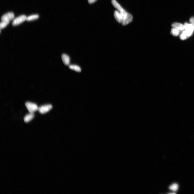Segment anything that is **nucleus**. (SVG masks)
<instances>
[{
  "label": "nucleus",
  "mask_w": 194,
  "mask_h": 194,
  "mask_svg": "<svg viewBox=\"0 0 194 194\" xmlns=\"http://www.w3.org/2000/svg\"><path fill=\"white\" fill-rule=\"evenodd\" d=\"M25 105L30 113H34L38 110V107L37 105L35 103L27 102L25 103Z\"/></svg>",
  "instance_id": "nucleus-1"
},
{
  "label": "nucleus",
  "mask_w": 194,
  "mask_h": 194,
  "mask_svg": "<svg viewBox=\"0 0 194 194\" xmlns=\"http://www.w3.org/2000/svg\"><path fill=\"white\" fill-rule=\"evenodd\" d=\"M127 13H123L120 12L119 11H115L114 13V16L115 19L119 23H122Z\"/></svg>",
  "instance_id": "nucleus-2"
},
{
  "label": "nucleus",
  "mask_w": 194,
  "mask_h": 194,
  "mask_svg": "<svg viewBox=\"0 0 194 194\" xmlns=\"http://www.w3.org/2000/svg\"><path fill=\"white\" fill-rule=\"evenodd\" d=\"M27 17L24 15L18 17L13 20L12 23L13 26L19 25L26 20Z\"/></svg>",
  "instance_id": "nucleus-3"
},
{
  "label": "nucleus",
  "mask_w": 194,
  "mask_h": 194,
  "mask_svg": "<svg viewBox=\"0 0 194 194\" xmlns=\"http://www.w3.org/2000/svg\"><path fill=\"white\" fill-rule=\"evenodd\" d=\"M52 108V106L51 105H46L40 106L38 108V110L40 113L44 114L49 112Z\"/></svg>",
  "instance_id": "nucleus-4"
},
{
  "label": "nucleus",
  "mask_w": 194,
  "mask_h": 194,
  "mask_svg": "<svg viewBox=\"0 0 194 194\" xmlns=\"http://www.w3.org/2000/svg\"><path fill=\"white\" fill-rule=\"evenodd\" d=\"M15 18V15L12 12H9L3 15L1 18L2 21H10L13 19Z\"/></svg>",
  "instance_id": "nucleus-5"
},
{
  "label": "nucleus",
  "mask_w": 194,
  "mask_h": 194,
  "mask_svg": "<svg viewBox=\"0 0 194 194\" xmlns=\"http://www.w3.org/2000/svg\"><path fill=\"white\" fill-rule=\"evenodd\" d=\"M133 19L132 16L131 14L127 12L122 23V25L124 26L128 24L132 21Z\"/></svg>",
  "instance_id": "nucleus-6"
},
{
  "label": "nucleus",
  "mask_w": 194,
  "mask_h": 194,
  "mask_svg": "<svg viewBox=\"0 0 194 194\" xmlns=\"http://www.w3.org/2000/svg\"><path fill=\"white\" fill-rule=\"evenodd\" d=\"M112 2L113 6L117 9L119 12L122 13L126 11L115 0H112Z\"/></svg>",
  "instance_id": "nucleus-7"
},
{
  "label": "nucleus",
  "mask_w": 194,
  "mask_h": 194,
  "mask_svg": "<svg viewBox=\"0 0 194 194\" xmlns=\"http://www.w3.org/2000/svg\"><path fill=\"white\" fill-rule=\"evenodd\" d=\"M62 61L65 65H68L70 64V58L68 55L63 54L61 57Z\"/></svg>",
  "instance_id": "nucleus-8"
},
{
  "label": "nucleus",
  "mask_w": 194,
  "mask_h": 194,
  "mask_svg": "<svg viewBox=\"0 0 194 194\" xmlns=\"http://www.w3.org/2000/svg\"><path fill=\"white\" fill-rule=\"evenodd\" d=\"M172 26L173 28L176 29L181 31H183L184 30V25L180 23H174L172 24Z\"/></svg>",
  "instance_id": "nucleus-9"
},
{
  "label": "nucleus",
  "mask_w": 194,
  "mask_h": 194,
  "mask_svg": "<svg viewBox=\"0 0 194 194\" xmlns=\"http://www.w3.org/2000/svg\"><path fill=\"white\" fill-rule=\"evenodd\" d=\"M185 30H187L192 32H193L194 29L192 25L186 22L184 24Z\"/></svg>",
  "instance_id": "nucleus-10"
},
{
  "label": "nucleus",
  "mask_w": 194,
  "mask_h": 194,
  "mask_svg": "<svg viewBox=\"0 0 194 194\" xmlns=\"http://www.w3.org/2000/svg\"><path fill=\"white\" fill-rule=\"evenodd\" d=\"M34 117V113H30L26 115L24 118V121L25 122H27L30 121Z\"/></svg>",
  "instance_id": "nucleus-11"
},
{
  "label": "nucleus",
  "mask_w": 194,
  "mask_h": 194,
  "mask_svg": "<svg viewBox=\"0 0 194 194\" xmlns=\"http://www.w3.org/2000/svg\"><path fill=\"white\" fill-rule=\"evenodd\" d=\"M69 68L78 72H80L81 71L80 67L77 65H71L69 66Z\"/></svg>",
  "instance_id": "nucleus-12"
},
{
  "label": "nucleus",
  "mask_w": 194,
  "mask_h": 194,
  "mask_svg": "<svg viewBox=\"0 0 194 194\" xmlns=\"http://www.w3.org/2000/svg\"><path fill=\"white\" fill-rule=\"evenodd\" d=\"M178 185L177 183H174L171 185L169 187L170 190L173 191H177L178 189Z\"/></svg>",
  "instance_id": "nucleus-13"
},
{
  "label": "nucleus",
  "mask_w": 194,
  "mask_h": 194,
  "mask_svg": "<svg viewBox=\"0 0 194 194\" xmlns=\"http://www.w3.org/2000/svg\"><path fill=\"white\" fill-rule=\"evenodd\" d=\"M181 31L175 28H173L171 30V33L174 36H178L179 34Z\"/></svg>",
  "instance_id": "nucleus-14"
},
{
  "label": "nucleus",
  "mask_w": 194,
  "mask_h": 194,
  "mask_svg": "<svg viewBox=\"0 0 194 194\" xmlns=\"http://www.w3.org/2000/svg\"><path fill=\"white\" fill-rule=\"evenodd\" d=\"M39 17V16L37 15H32L27 17L26 20L30 21L38 19Z\"/></svg>",
  "instance_id": "nucleus-15"
},
{
  "label": "nucleus",
  "mask_w": 194,
  "mask_h": 194,
  "mask_svg": "<svg viewBox=\"0 0 194 194\" xmlns=\"http://www.w3.org/2000/svg\"><path fill=\"white\" fill-rule=\"evenodd\" d=\"M9 21H3L1 22L0 24L1 29H2L5 27L9 24Z\"/></svg>",
  "instance_id": "nucleus-16"
},
{
  "label": "nucleus",
  "mask_w": 194,
  "mask_h": 194,
  "mask_svg": "<svg viewBox=\"0 0 194 194\" xmlns=\"http://www.w3.org/2000/svg\"><path fill=\"white\" fill-rule=\"evenodd\" d=\"M179 37L182 40H185L188 38L182 32L181 35H180Z\"/></svg>",
  "instance_id": "nucleus-17"
},
{
  "label": "nucleus",
  "mask_w": 194,
  "mask_h": 194,
  "mask_svg": "<svg viewBox=\"0 0 194 194\" xmlns=\"http://www.w3.org/2000/svg\"><path fill=\"white\" fill-rule=\"evenodd\" d=\"M190 24L193 25L194 29V17H191L190 20Z\"/></svg>",
  "instance_id": "nucleus-18"
},
{
  "label": "nucleus",
  "mask_w": 194,
  "mask_h": 194,
  "mask_svg": "<svg viewBox=\"0 0 194 194\" xmlns=\"http://www.w3.org/2000/svg\"><path fill=\"white\" fill-rule=\"evenodd\" d=\"M90 4L93 3L97 1V0H88Z\"/></svg>",
  "instance_id": "nucleus-19"
},
{
  "label": "nucleus",
  "mask_w": 194,
  "mask_h": 194,
  "mask_svg": "<svg viewBox=\"0 0 194 194\" xmlns=\"http://www.w3.org/2000/svg\"><path fill=\"white\" fill-rule=\"evenodd\" d=\"M168 193L169 194H175V193Z\"/></svg>",
  "instance_id": "nucleus-20"
}]
</instances>
